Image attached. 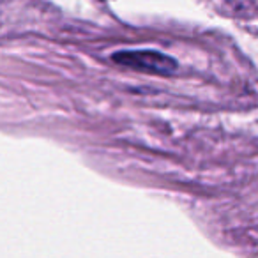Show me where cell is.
Returning a JSON list of instances; mask_svg holds the SVG:
<instances>
[{"label": "cell", "mask_w": 258, "mask_h": 258, "mask_svg": "<svg viewBox=\"0 0 258 258\" xmlns=\"http://www.w3.org/2000/svg\"><path fill=\"white\" fill-rule=\"evenodd\" d=\"M113 62L140 71L154 73V75H172L177 69V62L165 53L154 50H122L113 53Z\"/></svg>", "instance_id": "1"}]
</instances>
